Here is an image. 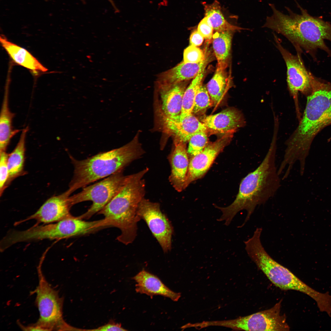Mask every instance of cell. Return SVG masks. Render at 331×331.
Instances as JSON below:
<instances>
[{
	"mask_svg": "<svg viewBox=\"0 0 331 331\" xmlns=\"http://www.w3.org/2000/svg\"><path fill=\"white\" fill-rule=\"evenodd\" d=\"M278 133L277 131H273L269 147L261 164L242 180L234 202L225 207L215 206L222 213L218 221H223L225 225L229 226L238 212L245 210L247 215L242 227L257 206L265 204L276 193L280 186L276 164Z\"/></svg>",
	"mask_w": 331,
	"mask_h": 331,
	"instance_id": "obj_1",
	"label": "cell"
},
{
	"mask_svg": "<svg viewBox=\"0 0 331 331\" xmlns=\"http://www.w3.org/2000/svg\"><path fill=\"white\" fill-rule=\"evenodd\" d=\"M311 85L299 125L285 143L283 159L288 163L303 160L315 136L331 125V83L312 75Z\"/></svg>",
	"mask_w": 331,
	"mask_h": 331,
	"instance_id": "obj_2",
	"label": "cell"
},
{
	"mask_svg": "<svg viewBox=\"0 0 331 331\" xmlns=\"http://www.w3.org/2000/svg\"><path fill=\"white\" fill-rule=\"evenodd\" d=\"M300 14L286 7L288 14H284L270 3L272 14L267 16L263 27L270 29L286 38L293 45L297 52L301 48L310 54L319 48L331 55V51L324 40L331 41V25L319 18L310 16L298 4Z\"/></svg>",
	"mask_w": 331,
	"mask_h": 331,
	"instance_id": "obj_3",
	"label": "cell"
},
{
	"mask_svg": "<svg viewBox=\"0 0 331 331\" xmlns=\"http://www.w3.org/2000/svg\"><path fill=\"white\" fill-rule=\"evenodd\" d=\"M148 170L146 168L127 175L120 190L99 212L104 215L111 226L120 230L121 234L117 239L126 245L132 243L136 236L137 223L141 219L137 210L144 198L146 186L143 177Z\"/></svg>",
	"mask_w": 331,
	"mask_h": 331,
	"instance_id": "obj_4",
	"label": "cell"
},
{
	"mask_svg": "<svg viewBox=\"0 0 331 331\" xmlns=\"http://www.w3.org/2000/svg\"><path fill=\"white\" fill-rule=\"evenodd\" d=\"M138 137L124 146L100 153L86 159L78 160L70 156L74 167V175L69 188L70 195L75 191L123 169L144 153Z\"/></svg>",
	"mask_w": 331,
	"mask_h": 331,
	"instance_id": "obj_5",
	"label": "cell"
},
{
	"mask_svg": "<svg viewBox=\"0 0 331 331\" xmlns=\"http://www.w3.org/2000/svg\"><path fill=\"white\" fill-rule=\"evenodd\" d=\"M262 229L257 228L253 236L244 242L248 255L268 279L276 287L284 290H294L305 294L314 299L318 306L326 302L328 295L312 288L296 276L289 269L273 259L262 245Z\"/></svg>",
	"mask_w": 331,
	"mask_h": 331,
	"instance_id": "obj_6",
	"label": "cell"
},
{
	"mask_svg": "<svg viewBox=\"0 0 331 331\" xmlns=\"http://www.w3.org/2000/svg\"><path fill=\"white\" fill-rule=\"evenodd\" d=\"M42 262L37 269L36 303L40 315L36 323L40 331L68 330L70 326L63 318V299L46 280L41 270Z\"/></svg>",
	"mask_w": 331,
	"mask_h": 331,
	"instance_id": "obj_7",
	"label": "cell"
},
{
	"mask_svg": "<svg viewBox=\"0 0 331 331\" xmlns=\"http://www.w3.org/2000/svg\"><path fill=\"white\" fill-rule=\"evenodd\" d=\"M127 176L123 174V171L118 172L95 184L83 187L80 192L70 196L71 207L85 201L92 202L87 211L78 217L88 219L102 210L120 190Z\"/></svg>",
	"mask_w": 331,
	"mask_h": 331,
	"instance_id": "obj_8",
	"label": "cell"
},
{
	"mask_svg": "<svg viewBox=\"0 0 331 331\" xmlns=\"http://www.w3.org/2000/svg\"><path fill=\"white\" fill-rule=\"evenodd\" d=\"M281 301L268 309L247 316L224 321H211L210 326H221L235 330L246 331H289L285 314L280 313Z\"/></svg>",
	"mask_w": 331,
	"mask_h": 331,
	"instance_id": "obj_9",
	"label": "cell"
},
{
	"mask_svg": "<svg viewBox=\"0 0 331 331\" xmlns=\"http://www.w3.org/2000/svg\"><path fill=\"white\" fill-rule=\"evenodd\" d=\"M274 37L276 47L285 63L287 87L294 100L297 118L299 120L302 116L298 94L300 92L306 97L311 94L312 74L306 68L300 53H297L296 55L292 54L283 47L279 39L275 35Z\"/></svg>",
	"mask_w": 331,
	"mask_h": 331,
	"instance_id": "obj_10",
	"label": "cell"
},
{
	"mask_svg": "<svg viewBox=\"0 0 331 331\" xmlns=\"http://www.w3.org/2000/svg\"><path fill=\"white\" fill-rule=\"evenodd\" d=\"M137 215L146 223L165 253L171 248L172 226L161 211L159 204L144 198L140 203Z\"/></svg>",
	"mask_w": 331,
	"mask_h": 331,
	"instance_id": "obj_11",
	"label": "cell"
},
{
	"mask_svg": "<svg viewBox=\"0 0 331 331\" xmlns=\"http://www.w3.org/2000/svg\"><path fill=\"white\" fill-rule=\"evenodd\" d=\"M231 133L225 134L215 142L207 144L200 153L189 161L185 188L193 181L202 177L219 153L230 142Z\"/></svg>",
	"mask_w": 331,
	"mask_h": 331,
	"instance_id": "obj_12",
	"label": "cell"
},
{
	"mask_svg": "<svg viewBox=\"0 0 331 331\" xmlns=\"http://www.w3.org/2000/svg\"><path fill=\"white\" fill-rule=\"evenodd\" d=\"M66 192L58 196H54L47 200L34 214L25 219L15 223L19 224L26 221L34 219L36 224H44L57 222L72 215L70 212L71 206L69 197Z\"/></svg>",
	"mask_w": 331,
	"mask_h": 331,
	"instance_id": "obj_13",
	"label": "cell"
},
{
	"mask_svg": "<svg viewBox=\"0 0 331 331\" xmlns=\"http://www.w3.org/2000/svg\"><path fill=\"white\" fill-rule=\"evenodd\" d=\"M161 115L163 130L174 137V143H186L196 133L207 130L192 113L182 120L180 119V116L172 117Z\"/></svg>",
	"mask_w": 331,
	"mask_h": 331,
	"instance_id": "obj_14",
	"label": "cell"
},
{
	"mask_svg": "<svg viewBox=\"0 0 331 331\" xmlns=\"http://www.w3.org/2000/svg\"><path fill=\"white\" fill-rule=\"evenodd\" d=\"M174 143V148L168 157L171 168L169 179L175 190L181 192L185 188L189 161L186 143Z\"/></svg>",
	"mask_w": 331,
	"mask_h": 331,
	"instance_id": "obj_15",
	"label": "cell"
},
{
	"mask_svg": "<svg viewBox=\"0 0 331 331\" xmlns=\"http://www.w3.org/2000/svg\"><path fill=\"white\" fill-rule=\"evenodd\" d=\"M207 129L218 133H231L245 124L244 118L238 111L227 108L216 114L206 116L202 120Z\"/></svg>",
	"mask_w": 331,
	"mask_h": 331,
	"instance_id": "obj_16",
	"label": "cell"
},
{
	"mask_svg": "<svg viewBox=\"0 0 331 331\" xmlns=\"http://www.w3.org/2000/svg\"><path fill=\"white\" fill-rule=\"evenodd\" d=\"M132 279L136 282L135 290L137 293L153 297L161 295L177 301L181 294L174 292L166 287L157 276L143 270Z\"/></svg>",
	"mask_w": 331,
	"mask_h": 331,
	"instance_id": "obj_17",
	"label": "cell"
},
{
	"mask_svg": "<svg viewBox=\"0 0 331 331\" xmlns=\"http://www.w3.org/2000/svg\"><path fill=\"white\" fill-rule=\"evenodd\" d=\"M184 82L173 84L160 85L162 114L176 117L181 113L183 95L186 89Z\"/></svg>",
	"mask_w": 331,
	"mask_h": 331,
	"instance_id": "obj_18",
	"label": "cell"
},
{
	"mask_svg": "<svg viewBox=\"0 0 331 331\" xmlns=\"http://www.w3.org/2000/svg\"><path fill=\"white\" fill-rule=\"evenodd\" d=\"M208 61L206 58L197 63L184 62L162 74L159 78V85L177 83L194 78L200 71L206 66Z\"/></svg>",
	"mask_w": 331,
	"mask_h": 331,
	"instance_id": "obj_19",
	"label": "cell"
},
{
	"mask_svg": "<svg viewBox=\"0 0 331 331\" xmlns=\"http://www.w3.org/2000/svg\"><path fill=\"white\" fill-rule=\"evenodd\" d=\"M0 41L10 57L17 64L34 71L46 72L48 69L25 48L12 43L3 35Z\"/></svg>",
	"mask_w": 331,
	"mask_h": 331,
	"instance_id": "obj_20",
	"label": "cell"
},
{
	"mask_svg": "<svg viewBox=\"0 0 331 331\" xmlns=\"http://www.w3.org/2000/svg\"><path fill=\"white\" fill-rule=\"evenodd\" d=\"M29 129L26 127L22 130L18 142L13 151L9 154L8 166L9 177L6 187L16 178L25 174L24 170L25 140Z\"/></svg>",
	"mask_w": 331,
	"mask_h": 331,
	"instance_id": "obj_21",
	"label": "cell"
},
{
	"mask_svg": "<svg viewBox=\"0 0 331 331\" xmlns=\"http://www.w3.org/2000/svg\"><path fill=\"white\" fill-rule=\"evenodd\" d=\"M7 88L5 90L0 112V151H6L11 139L20 131V130L14 129L13 127L14 114L9 108Z\"/></svg>",
	"mask_w": 331,
	"mask_h": 331,
	"instance_id": "obj_22",
	"label": "cell"
},
{
	"mask_svg": "<svg viewBox=\"0 0 331 331\" xmlns=\"http://www.w3.org/2000/svg\"><path fill=\"white\" fill-rule=\"evenodd\" d=\"M227 66L226 63H218L214 74L207 85L208 92L215 105L220 101L227 86L228 78L225 70Z\"/></svg>",
	"mask_w": 331,
	"mask_h": 331,
	"instance_id": "obj_23",
	"label": "cell"
},
{
	"mask_svg": "<svg viewBox=\"0 0 331 331\" xmlns=\"http://www.w3.org/2000/svg\"><path fill=\"white\" fill-rule=\"evenodd\" d=\"M206 17L216 32L234 31L245 29L232 25L225 19L221 10L219 3L215 1L211 4L204 6Z\"/></svg>",
	"mask_w": 331,
	"mask_h": 331,
	"instance_id": "obj_24",
	"label": "cell"
},
{
	"mask_svg": "<svg viewBox=\"0 0 331 331\" xmlns=\"http://www.w3.org/2000/svg\"><path fill=\"white\" fill-rule=\"evenodd\" d=\"M206 66L201 70L184 92L180 119L182 120L192 113L195 97L202 85Z\"/></svg>",
	"mask_w": 331,
	"mask_h": 331,
	"instance_id": "obj_25",
	"label": "cell"
},
{
	"mask_svg": "<svg viewBox=\"0 0 331 331\" xmlns=\"http://www.w3.org/2000/svg\"><path fill=\"white\" fill-rule=\"evenodd\" d=\"M232 32H216L213 35V48L218 63H226L230 54Z\"/></svg>",
	"mask_w": 331,
	"mask_h": 331,
	"instance_id": "obj_26",
	"label": "cell"
},
{
	"mask_svg": "<svg viewBox=\"0 0 331 331\" xmlns=\"http://www.w3.org/2000/svg\"><path fill=\"white\" fill-rule=\"evenodd\" d=\"M207 131L196 133L189 139L187 149L188 156L192 157L202 152L207 145Z\"/></svg>",
	"mask_w": 331,
	"mask_h": 331,
	"instance_id": "obj_27",
	"label": "cell"
},
{
	"mask_svg": "<svg viewBox=\"0 0 331 331\" xmlns=\"http://www.w3.org/2000/svg\"><path fill=\"white\" fill-rule=\"evenodd\" d=\"M211 98L206 87L202 84L195 97L192 113H199L206 110L211 105Z\"/></svg>",
	"mask_w": 331,
	"mask_h": 331,
	"instance_id": "obj_28",
	"label": "cell"
},
{
	"mask_svg": "<svg viewBox=\"0 0 331 331\" xmlns=\"http://www.w3.org/2000/svg\"><path fill=\"white\" fill-rule=\"evenodd\" d=\"M6 151H0V194L1 196L6 187L9 177L8 158Z\"/></svg>",
	"mask_w": 331,
	"mask_h": 331,
	"instance_id": "obj_29",
	"label": "cell"
},
{
	"mask_svg": "<svg viewBox=\"0 0 331 331\" xmlns=\"http://www.w3.org/2000/svg\"><path fill=\"white\" fill-rule=\"evenodd\" d=\"M206 58L203 51L197 47L190 45L184 50L183 59L185 63H197Z\"/></svg>",
	"mask_w": 331,
	"mask_h": 331,
	"instance_id": "obj_30",
	"label": "cell"
},
{
	"mask_svg": "<svg viewBox=\"0 0 331 331\" xmlns=\"http://www.w3.org/2000/svg\"><path fill=\"white\" fill-rule=\"evenodd\" d=\"M213 30L206 17L201 21L197 28V31L204 38L207 39H210L212 37Z\"/></svg>",
	"mask_w": 331,
	"mask_h": 331,
	"instance_id": "obj_31",
	"label": "cell"
},
{
	"mask_svg": "<svg viewBox=\"0 0 331 331\" xmlns=\"http://www.w3.org/2000/svg\"><path fill=\"white\" fill-rule=\"evenodd\" d=\"M89 330L94 331H125V329L123 328L120 324L116 323L113 321H110L108 324L100 327L97 329Z\"/></svg>",
	"mask_w": 331,
	"mask_h": 331,
	"instance_id": "obj_32",
	"label": "cell"
},
{
	"mask_svg": "<svg viewBox=\"0 0 331 331\" xmlns=\"http://www.w3.org/2000/svg\"><path fill=\"white\" fill-rule=\"evenodd\" d=\"M204 37L197 30L193 32L190 37V45L195 47L200 46L202 44Z\"/></svg>",
	"mask_w": 331,
	"mask_h": 331,
	"instance_id": "obj_33",
	"label": "cell"
},
{
	"mask_svg": "<svg viewBox=\"0 0 331 331\" xmlns=\"http://www.w3.org/2000/svg\"><path fill=\"white\" fill-rule=\"evenodd\" d=\"M81 1L84 2V0H80ZM110 3L111 4V5L112 6L115 13H118L119 12V9L117 8L113 0H108Z\"/></svg>",
	"mask_w": 331,
	"mask_h": 331,
	"instance_id": "obj_34",
	"label": "cell"
}]
</instances>
